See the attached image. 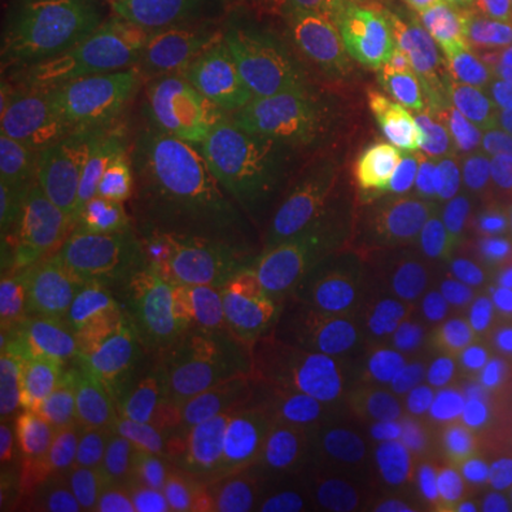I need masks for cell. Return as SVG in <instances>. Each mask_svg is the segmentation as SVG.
<instances>
[{"mask_svg": "<svg viewBox=\"0 0 512 512\" xmlns=\"http://www.w3.org/2000/svg\"><path fill=\"white\" fill-rule=\"evenodd\" d=\"M259 319L276 470L399 473L510 495L504 441L427 353L399 293L291 256L268 279Z\"/></svg>", "mask_w": 512, "mask_h": 512, "instance_id": "obj_1", "label": "cell"}, {"mask_svg": "<svg viewBox=\"0 0 512 512\" xmlns=\"http://www.w3.org/2000/svg\"><path fill=\"white\" fill-rule=\"evenodd\" d=\"M202 46L185 0H20L3 63V140H40L123 109Z\"/></svg>", "mask_w": 512, "mask_h": 512, "instance_id": "obj_2", "label": "cell"}, {"mask_svg": "<svg viewBox=\"0 0 512 512\" xmlns=\"http://www.w3.org/2000/svg\"><path fill=\"white\" fill-rule=\"evenodd\" d=\"M296 66L231 32L123 109L32 140V154L40 171L103 174L171 151L259 137L274 128Z\"/></svg>", "mask_w": 512, "mask_h": 512, "instance_id": "obj_3", "label": "cell"}, {"mask_svg": "<svg viewBox=\"0 0 512 512\" xmlns=\"http://www.w3.org/2000/svg\"><path fill=\"white\" fill-rule=\"evenodd\" d=\"M285 163L271 134L185 148L94 174L100 197L143 259L217 251Z\"/></svg>", "mask_w": 512, "mask_h": 512, "instance_id": "obj_4", "label": "cell"}, {"mask_svg": "<svg viewBox=\"0 0 512 512\" xmlns=\"http://www.w3.org/2000/svg\"><path fill=\"white\" fill-rule=\"evenodd\" d=\"M293 220L311 256L393 293L447 239V220L407 194L359 146L296 163Z\"/></svg>", "mask_w": 512, "mask_h": 512, "instance_id": "obj_5", "label": "cell"}, {"mask_svg": "<svg viewBox=\"0 0 512 512\" xmlns=\"http://www.w3.org/2000/svg\"><path fill=\"white\" fill-rule=\"evenodd\" d=\"M399 299L444 376L512 447V268L447 237Z\"/></svg>", "mask_w": 512, "mask_h": 512, "instance_id": "obj_6", "label": "cell"}, {"mask_svg": "<svg viewBox=\"0 0 512 512\" xmlns=\"http://www.w3.org/2000/svg\"><path fill=\"white\" fill-rule=\"evenodd\" d=\"M3 265L72 299H86L134 271L143 254L100 197L94 174L3 165Z\"/></svg>", "mask_w": 512, "mask_h": 512, "instance_id": "obj_7", "label": "cell"}, {"mask_svg": "<svg viewBox=\"0 0 512 512\" xmlns=\"http://www.w3.org/2000/svg\"><path fill=\"white\" fill-rule=\"evenodd\" d=\"M208 254L146 259L77 302L74 367L146 447L165 339Z\"/></svg>", "mask_w": 512, "mask_h": 512, "instance_id": "obj_8", "label": "cell"}, {"mask_svg": "<svg viewBox=\"0 0 512 512\" xmlns=\"http://www.w3.org/2000/svg\"><path fill=\"white\" fill-rule=\"evenodd\" d=\"M146 456V441L69 359L46 393L29 456L9 473L12 493L23 495L20 512H97L120 495Z\"/></svg>", "mask_w": 512, "mask_h": 512, "instance_id": "obj_9", "label": "cell"}, {"mask_svg": "<svg viewBox=\"0 0 512 512\" xmlns=\"http://www.w3.org/2000/svg\"><path fill=\"white\" fill-rule=\"evenodd\" d=\"M447 74V63L410 52H339L296 66L268 131L282 154L305 160L333 148L365 146L410 97Z\"/></svg>", "mask_w": 512, "mask_h": 512, "instance_id": "obj_10", "label": "cell"}, {"mask_svg": "<svg viewBox=\"0 0 512 512\" xmlns=\"http://www.w3.org/2000/svg\"><path fill=\"white\" fill-rule=\"evenodd\" d=\"M359 148L450 225H473L507 197L447 74L410 97Z\"/></svg>", "mask_w": 512, "mask_h": 512, "instance_id": "obj_11", "label": "cell"}, {"mask_svg": "<svg viewBox=\"0 0 512 512\" xmlns=\"http://www.w3.org/2000/svg\"><path fill=\"white\" fill-rule=\"evenodd\" d=\"M407 0H222L231 32L296 63L362 49L382 37Z\"/></svg>", "mask_w": 512, "mask_h": 512, "instance_id": "obj_12", "label": "cell"}, {"mask_svg": "<svg viewBox=\"0 0 512 512\" xmlns=\"http://www.w3.org/2000/svg\"><path fill=\"white\" fill-rule=\"evenodd\" d=\"M109 512H288V501L268 453L220 467L146 456Z\"/></svg>", "mask_w": 512, "mask_h": 512, "instance_id": "obj_13", "label": "cell"}, {"mask_svg": "<svg viewBox=\"0 0 512 512\" xmlns=\"http://www.w3.org/2000/svg\"><path fill=\"white\" fill-rule=\"evenodd\" d=\"M254 299L251 274L242 256L208 254L200 274L194 276L191 288L185 291L183 305L171 322L163 348L154 404H151V427H148V450L165 413L194 390L197 367L214 330L225 322L228 313Z\"/></svg>", "mask_w": 512, "mask_h": 512, "instance_id": "obj_14", "label": "cell"}, {"mask_svg": "<svg viewBox=\"0 0 512 512\" xmlns=\"http://www.w3.org/2000/svg\"><path fill=\"white\" fill-rule=\"evenodd\" d=\"M77 299L0 268V365L43 376L72 359Z\"/></svg>", "mask_w": 512, "mask_h": 512, "instance_id": "obj_15", "label": "cell"}, {"mask_svg": "<svg viewBox=\"0 0 512 512\" xmlns=\"http://www.w3.org/2000/svg\"><path fill=\"white\" fill-rule=\"evenodd\" d=\"M148 456L191 467H220L265 456V439L251 421L248 404L191 390L165 413Z\"/></svg>", "mask_w": 512, "mask_h": 512, "instance_id": "obj_16", "label": "cell"}, {"mask_svg": "<svg viewBox=\"0 0 512 512\" xmlns=\"http://www.w3.org/2000/svg\"><path fill=\"white\" fill-rule=\"evenodd\" d=\"M447 80L487 163L512 194V57L464 49L447 63Z\"/></svg>", "mask_w": 512, "mask_h": 512, "instance_id": "obj_17", "label": "cell"}, {"mask_svg": "<svg viewBox=\"0 0 512 512\" xmlns=\"http://www.w3.org/2000/svg\"><path fill=\"white\" fill-rule=\"evenodd\" d=\"M342 487V512H512V495L439 478L330 467Z\"/></svg>", "mask_w": 512, "mask_h": 512, "instance_id": "obj_18", "label": "cell"}, {"mask_svg": "<svg viewBox=\"0 0 512 512\" xmlns=\"http://www.w3.org/2000/svg\"><path fill=\"white\" fill-rule=\"evenodd\" d=\"M268 387V339L254 299L242 302L214 330L202 353L194 390L225 402L251 404Z\"/></svg>", "mask_w": 512, "mask_h": 512, "instance_id": "obj_19", "label": "cell"}, {"mask_svg": "<svg viewBox=\"0 0 512 512\" xmlns=\"http://www.w3.org/2000/svg\"><path fill=\"white\" fill-rule=\"evenodd\" d=\"M57 370L43 373V376H23L15 367L0 365V458H3V476L15 473L23 464V458L29 456L37 424L43 416L46 393L55 382Z\"/></svg>", "mask_w": 512, "mask_h": 512, "instance_id": "obj_20", "label": "cell"}, {"mask_svg": "<svg viewBox=\"0 0 512 512\" xmlns=\"http://www.w3.org/2000/svg\"><path fill=\"white\" fill-rule=\"evenodd\" d=\"M467 245H473L478 254L493 259L498 265L512 268V194L495 205L490 214L467 225Z\"/></svg>", "mask_w": 512, "mask_h": 512, "instance_id": "obj_21", "label": "cell"}, {"mask_svg": "<svg viewBox=\"0 0 512 512\" xmlns=\"http://www.w3.org/2000/svg\"><path fill=\"white\" fill-rule=\"evenodd\" d=\"M97 512H109V507H103V510H97Z\"/></svg>", "mask_w": 512, "mask_h": 512, "instance_id": "obj_22", "label": "cell"}, {"mask_svg": "<svg viewBox=\"0 0 512 512\" xmlns=\"http://www.w3.org/2000/svg\"><path fill=\"white\" fill-rule=\"evenodd\" d=\"M507 3H510V6H512V0H507Z\"/></svg>", "mask_w": 512, "mask_h": 512, "instance_id": "obj_23", "label": "cell"}]
</instances>
